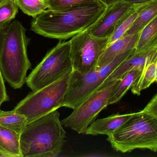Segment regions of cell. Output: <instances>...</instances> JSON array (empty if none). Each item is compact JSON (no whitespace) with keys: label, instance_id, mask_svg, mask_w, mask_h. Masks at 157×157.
<instances>
[{"label":"cell","instance_id":"obj_5","mask_svg":"<svg viewBox=\"0 0 157 157\" xmlns=\"http://www.w3.org/2000/svg\"><path fill=\"white\" fill-rule=\"evenodd\" d=\"M73 70L70 41L60 42L32 70L26 84L32 91H36L59 80Z\"/></svg>","mask_w":157,"mask_h":157},{"label":"cell","instance_id":"obj_25","mask_svg":"<svg viewBox=\"0 0 157 157\" xmlns=\"http://www.w3.org/2000/svg\"><path fill=\"white\" fill-rule=\"evenodd\" d=\"M10 100L5 85V80L0 70V109L3 103Z\"/></svg>","mask_w":157,"mask_h":157},{"label":"cell","instance_id":"obj_4","mask_svg":"<svg viewBox=\"0 0 157 157\" xmlns=\"http://www.w3.org/2000/svg\"><path fill=\"white\" fill-rule=\"evenodd\" d=\"M112 147L125 153L136 149L157 152V120L139 112L114 133L108 136Z\"/></svg>","mask_w":157,"mask_h":157},{"label":"cell","instance_id":"obj_17","mask_svg":"<svg viewBox=\"0 0 157 157\" xmlns=\"http://www.w3.org/2000/svg\"><path fill=\"white\" fill-rule=\"evenodd\" d=\"M157 47V16L148 23L139 33L136 51Z\"/></svg>","mask_w":157,"mask_h":157},{"label":"cell","instance_id":"obj_11","mask_svg":"<svg viewBox=\"0 0 157 157\" xmlns=\"http://www.w3.org/2000/svg\"><path fill=\"white\" fill-rule=\"evenodd\" d=\"M157 47L136 51L132 55L124 61L105 80L100 88L104 87L111 82L120 79L124 74L133 70L143 71L148 58Z\"/></svg>","mask_w":157,"mask_h":157},{"label":"cell","instance_id":"obj_19","mask_svg":"<svg viewBox=\"0 0 157 157\" xmlns=\"http://www.w3.org/2000/svg\"><path fill=\"white\" fill-rule=\"evenodd\" d=\"M142 72L141 70H133L126 73L120 78V83L112 94L108 105L119 102L128 90L132 87Z\"/></svg>","mask_w":157,"mask_h":157},{"label":"cell","instance_id":"obj_6","mask_svg":"<svg viewBox=\"0 0 157 157\" xmlns=\"http://www.w3.org/2000/svg\"><path fill=\"white\" fill-rule=\"evenodd\" d=\"M71 73L43 88L32 91L13 110L25 115L29 123L62 107Z\"/></svg>","mask_w":157,"mask_h":157},{"label":"cell","instance_id":"obj_22","mask_svg":"<svg viewBox=\"0 0 157 157\" xmlns=\"http://www.w3.org/2000/svg\"><path fill=\"white\" fill-rule=\"evenodd\" d=\"M15 0H8L0 6V29L9 25L18 12Z\"/></svg>","mask_w":157,"mask_h":157},{"label":"cell","instance_id":"obj_14","mask_svg":"<svg viewBox=\"0 0 157 157\" xmlns=\"http://www.w3.org/2000/svg\"><path fill=\"white\" fill-rule=\"evenodd\" d=\"M157 48L148 58L142 73L131 88L134 95L139 96L141 91L148 88L156 79Z\"/></svg>","mask_w":157,"mask_h":157},{"label":"cell","instance_id":"obj_28","mask_svg":"<svg viewBox=\"0 0 157 157\" xmlns=\"http://www.w3.org/2000/svg\"><path fill=\"white\" fill-rule=\"evenodd\" d=\"M8 0H0V6L6 2Z\"/></svg>","mask_w":157,"mask_h":157},{"label":"cell","instance_id":"obj_7","mask_svg":"<svg viewBox=\"0 0 157 157\" xmlns=\"http://www.w3.org/2000/svg\"><path fill=\"white\" fill-rule=\"evenodd\" d=\"M120 80H114L94 92L81 105L73 110L71 115L61 121L62 125L78 134H85L99 113L109 106V100L120 83Z\"/></svg>","mask_w":157,"mask_h":157},{"label":"cell","instance_id":"obj_27","mask_svg":"<svg viewBox=\"0 0 157 157\" xmlns=\"http://www.w3.org/2000/svg\"><path fill=\"white\" fill-rule=\"evenodd\" d=\"M98 1L104 4L108 7V6H109L121 0H98Z\"/></svg>","mask_w":157,"mask_h":157},{"label":"cell","instance_id":"obj_13","mask_svg":"<svg viewBox=\"0 0 157 157\" xmlns=\"http://www.w3.org/2000/svg\"><path fill=\"white\" fill-rule=\"evenodd\" d=\"M139 33L123 36L109 44L101 56L96 69L98 70L107 65L120 54L130 50L135 49Z\"/></svg>","mask_w":157,"mask_h":157},{"label":"cell","instance_id":"obj_21","mask_svg":"<svg viewBox=\"0 0 157 157\" xmlns=\"http://www.w3.org/2000/svg\"><path fill=\"white\" fill-rule=\"evenodd\" d=\"M15 1L23 13L34 18L48 9L45 0H15Z\"/></svg>","mask_w":157,"mask_h":157},{"label":"cell","instance_id":"obj_9","mask_svg":"<svg viewBox=\"0 0 157 157\" xmlns=\"http://www.w3.org/2000/svg\"><path fill=\"white\" fill-rule=\"evenodd\" d=\"M103 82L97 69L86 73L73 70L62 107L75 109L94 92L98 90Z\"/></svg>","mask_w":157,"mask_h":157},{"label":"cell","instance_id":"obj_3","mask_svg":"<svg viewBox=\"0 0 157 157\" xmlns=\"http://www.w3.org/2000/svg\"><path fill=\"white\" fill-rule=\"evenodd\" d=\"M60 115L55 110L28 123L20 135L23 157H51L59 155L65 142Z\"/></svg>","mask_w":157,"mask_h":157},{"label":"cell","instance_id":"obj_15","mask_svg":"<svg viewBox=\"0 0 157 157\" xmlns=\"http://www.w3.org/2000/svg\"><path fill=\"white\" fill-rule=\"evenodd\" d=\"M20 135L0 125V152L6 157H23L20 147Z\"/></svg>","mask_w":157,"mask_h":157},{"label":"cell","instance_id":"obj_12","mask_svg":"<svg viewBox=\"0 0 157 157\" xmlns=\"http://www.w3.org/2000/svg\"><path fill=\"white\" fill-rule=\"evenodd\" d=\"M138 112L113 114L107 118L98 119L94 121L88 126L85 134L93 135H105L109 136L121 127L130 119L138 114Z\"/></svg>","mask_w":157,"mask_h":157},{"label":"cell","instance_id":"obj_1","mask_svg":"<svg viewBox=\"0 0 157 157\" xmlns=\"http://www.w3.org/2000/svg\"><path fill=\"white\" fill-rule=\"evenodd\" d=\"M107 6L98 0L66 10L47 9L34 18L31 30L50 38L66 40L87 30Z\"/></svg>","mask_w":157,"mask_h":157},{"label":"cell","instance_id":"obj_16","mask_svg":"<svg viewBox=\"0 0 157 157\" xmlns=\"http://www.w3.org/2000/svg\"><path fill=\"white\" fill-rule=\"evenodd\" d=\"M153 2L154 1L133 5L128 12L117 23L114 31L110 37L109 44L112 43L124 36L126 31L131 27L140 12Z\"/></svg>","mask_w":157,"mask_h":157},{"label":"cell","instance_id":"obj_2","mask_svg":"<svg viewBox=\"0 0 157 157\" xmlns=\"http://www.w3.org/2000/svg\"><path fill=\"white\" fill-rule=\"evenodd\" d=\"M29 41L26 29L17 20L0 29V70L5 81L13 89L25 84L31 68L27 53Z\"/></svg>","mask_w":157,"mask_h":157},{"label":"cell","instance_id":"obj_24","mask_svg":"<svg viewBox=\"0 0 157 157\" xmlns=\"http://www.w3.org/2000/svg\"><path fill=\"white\" fill-rule=\"evenodd\" d=\"M142 112L143 113L150 115L157 120V93Z\"/></svg>","mask_w":157,"mask_h":157},{"label":"cell","instance_id":"obj_29","mask_svg":"<svg viewBox=\"0 0 157 157\" xmlns=\"http://www.w3.org/2000/svg\"><path fill=\"white\" fill-rule=\"evenodd\" d=\"M0 157H6L5 155L0 152Z\"/></svg>","mask_w":157,"mask_h":157},{"label":"cell","instance_id":"obj_26","mask_svg":"<svg viewBox=\"0 0 157 157\" xmlns=\"http://www.w3.org/2000/svg\"><path fill=\"white\" fill-rule=\"evenodd\" d=\"M131 3L132 4H134L141 3L146 2H152V1H156V0H121Z\"/></svg>","mask_w":157,"mask_h":157},{"label":"cell","instance_id":"obj_20","mask_svg":"<svg viewBox=\"0 0 157 157\" xmlns=\"http://www.w3.org/2000/svg\"><path fill=\"white\" fill-rule=\"evenodd\" d=\"M157 16V0L144 8L138 15L131 27L124 36L139 33L142 29Z\"/></svg>","mask_w":157,"mask_h":157},{"label":"cell","instance_id":"obj_8","mask_svg":"<svg viewBox=\"0 0 157 157\" xmlns=\"http://www.w3.org/2000/svg\"><path fill=\"white\" fill-rule=\"evenodd\" d=\"M109 40L92 36L87 30L72 37L70 43L73 70L86 73L96 69Z\"/></svg>","mask_w":157,"mask_h":157},{"label":"cell","instance_id":"obj_18","mask_svg":"<svg viewBox=\"0 0 157 157\" xmlns=\"http://www.w3.org/2000/svg\"><path fill=\"white\" fill-rule=\"evenodd\" d=\"M28 120L26 117L13 110L4 111L0 109V125L21 134Z\"/></svg>","mask_w":157,"mask_h":157},{"label":"cell","instance_id":"obj_10","mask_svg":"<svg viewBox=\"0 0 157 157\" xmlns=\"http://www.w3.org/2000/svg\"><path fill=\"white\" fill-rule=\"evenodd\" d=\"M133 5L120 1L108 6L103 14L87 30L92 36L97 37H110L119 20Z\"/></svg>","mask_w":157,"mask_h":157},{"label":"cell","instance_id":"obj_23","mask_svg":"<svg viewBox=\"0 0 157 157\" xmlns=\"http://www.w3.org/2000/svg\"><path fill=\"white\" fill-rule=\"evenodd\" d=\"M97 0H45L48 9L55 11L66 10Z\"/></svg>","mask_w":157,"mask_h":157}]
</instances>
